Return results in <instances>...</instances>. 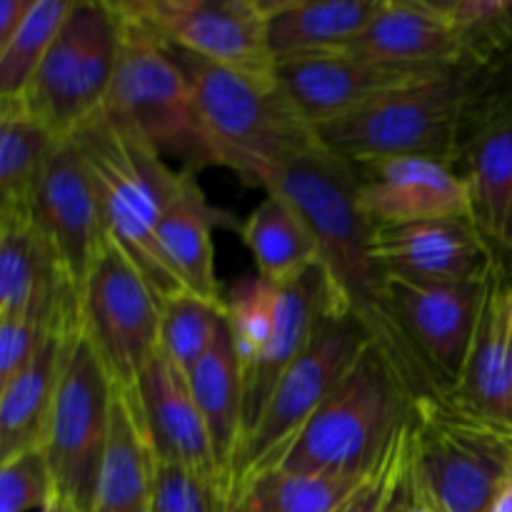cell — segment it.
Returning a JSON list of instances; mask_svg holds the SVG:
<instances>
[{"instance_id":"1","label":"cell","mask_w":512,"mask_h":512,"mask_svg":"<svg viewBox=\"0 0 512 512\" xmlns=\"http://www.w3.org/2000/svg\"><path fill=\"white\" fill-rule=\"evenodd\" d=\"M238 175L250 185L283 193L298 205L320 243V268L333 303L363 323L415 403L448 395L400 323L390 275L373 248L375 223L358 205L353 165L318 140L308 148L253 160Z\"/></svg>"},{"instance_id":"2","label":"cell","mask_w":512,"mask_h":512,"mask_svg":"<svg viewBox=\"0 0 512 512\" xmlns=\"http://www.w3.org/2000/svg\"><path fill=\"white\" fill-rule=\"evenodd\" d=\"M510 68L463 65L405 88L390 90L363 108L325 123L318 138L350 165L388 158L463 163L473 130L488 105L512 80Z\"/></svg>"},{"instance_id":"3","label":"cell","mask_w":512,"mask_h":512,"mask_svg":"<svg viewBox=\"0 0 512 512\" xmlns=\"http://www.w3.org/2000/svg\"><path fill=\"white\" fill-rule=\"evenodd\" d=\"M93 178L105 235L128 255L158 300L185 293L158 243V225L183 185L185 170L173 168L143 138L100 115L75 135Z\"/></svg>"},{"instance_id":"4","label":"cell","mask_w":512,"mask_h":512,"mask_svg":"<svg viewBox=\"0 0 512 512\" xmlns=\"http://www.w3.org/2000/svg\"><path fill=\"white\" fill-rule=\"evenodd\" d=\"M415 400L373 343L270 468L368 478L413 423Z\"/></svg>"},{"instance_id":"5","label":"cell","mask_w":512,"mask_h":512,"mask_svg":"<svg viewBox=\"0 0 512 512\" xmlns=\"http://www.w3.org/2000/svg\"><path fill=\"white\" fill-rule=\"evenodd\" d=\"M120 13L123 53L105 115L143 138L165 160H180V170L198 175L200 168L215 165V153L200 123L188 75L168 43L123 8Z\"/></svg>"},{"instance_id":"6","label":"cell","mask_w":512,"mask_h":512,"mask_svg":"<svg viewBox=\"0 0 512 512\" xmlns=\"http://www.w3.org/2000/svg\"><path fill=\"white\" fill-rule=\"evenodd\" d=\"M413 473L445 512H493L512 483V430L468 413L450 395L418 400Z\"/></svg>"},{"instance_id":"7","label":"cell","mask_w":512,"mask_h":512,"mask_svg":"<svg viewBox=\"0 0 512 512\" xmlns=\"http://www.w3.org/2000/svg\"><path fill=\"white\" fill-rule=\"evenodd\" d=\"M123 13L115 0H75L58 38L20 100L58 140L105 113L120 53Z\"/></svg>"},{"instance_id":"8","label":"cell","mask_w":512,"mask_h":512,"mask_svg":"<svg viewBox=\"0 0 512 512\" xmlns=\"http://www.w3.org/2000/svg\"><path fill=\"white\" fill-rule=\"evenodd\" d=\"M193 88L215 165L238 173L253 160L318 143V130L295 110L280 80H258L170 48Z\"/></svg>"},{"instance_id":"9","label":"cell","mask_w":512,"mask_h":512,"mask_svg":"<svg viewBox=\"0 0 512 512\" xmlns=\"http://www.w3.org/2000/svg\"><path fill=\"white\" fill-rule=\"evenodd\" d=\"M370 343L373 338L355 315L345 313L335 303L325 305L308 345L285 370L265 403L258 425L240 445L233 465V488L278 460L315 410L343 383Z\"/></svg>"},{"instance_id":"10","label":"cell","mask_w":512,"mask_h":512,"mask_svg":"<svg viewBox=\"0 0 512 512\" xmlns=\"http://www.w3.org/2000/svg\"><path fill=\"white\" fill-rule=\"evenodd\" d=\"M78 323L110 383L135 390L160 350V300L128 255L110 240L80 285Z\"/></svg>"},{"instance_id":"11","label":"cell","mask_w":512,"mask_h":512,"mask_svg":"<svg viewBox=\"0 0 512 512\" xmlns=\"http://www.w3.org/2000/svg\"><path fill=\"white\" fill-rule=\"evenodd\" d=\"M110 403L113 383L78 330L65 360L45 440L55 493L78 512H95L100 465L108 440Z\"/></svg>"},{"instance_id":"12","label":"cell","mask_w":512,"mask_h":512,"mask_svg":"<svg viewBox=\"0 0 512 512\" xmlns=\"http://www.w3.org/2000/svg\"><path fill=\"white\" fill-rule=\"evenodd\" d=\"M170 48L250 75L278 80L265 0H118Z\"/></svg>"},{"instance_id":"13","label":"cell","mask_w":512,"mask_h":512,"mask_svg":"<svg viewBox=\"0 0 512 512\" xmlns=\"http://www.w3.org/2000/svg\"><path fill=\"white\" fill-rule=\"evenodd\" d=\"M35 225L78 288L100 248L108 243L93 178L75 140H60L43 170L33 205Z\"/></svg>"},{"instance_id":"14","label":"cell","mask_w":512,"mask_h":512,"mask_svg":"<svg viewBox=\"0 0 512 512\" xmlns=\"http://www.w3.org/2000/svg\"><path fill=\"white\" fill-rule=\"evenodd\" d=\"M78 323V288L30 213H0V320Z\"/></svg>"},{"instance_id":"15","label":"cell","mask_w":512,"mask_h":512,"mask_svg":"<svg viewBox=\"0 0 512 512\" xmlns=\"http://www.w3.org/2000/svg\"><path fill=\"white\" fill-rule=\"evenodd\" d=\"M390 285L405 333L450 393L478 328L488 278L468 283H413L390 278Z\"/></svg>"},{"instance_id":"16","label":"cell","mask_w":512,"mask_h":512,"mask_svg":"<svg viewBox=\"0 0 512 512\" xmlns=\"http://www.w3.org/2000/svg\"><path fill=\"white\" fill-rule=\"evenodd\" d=\"M358 205L378 228L470 218V188L463 173L428 158H388L353 165Z\"/></svg>"},{"instance_id":"17","label":"cell","mask_w":512,"mask_h":512,"mask_svg":"<svg viewBox=\"0 0 512 512\" xmlns=\"http://www.w3.org/2000/svg\"><path fill=\"white\" fill-rule=\"evenodd\" d=\"M448 73V70H445ZM440 73L375 63L353 50L288 60L278 65L280 88L315 130L363 108L370 100Z\"/></svg>"},{"instance_id":"18","label":"cell","mask_w":512,"mask_h":512,"mask_svg":"<svg viewBox=\"0 0 512 512\" xmlns=\"http://www.w3.org/2000/svg\"><path fill=\"white\" fill-rule=\"evenodd\" d=\"M373 248L390 278L413 283L483 280L498 263V255L470 218L375 225Z\"/></svg>"},{"instance_id":"19","label":"cell","mask_w":512,"mask_h":512,"mask_svg":"<svg viewBox=\"0 0 512 512\" xmlns=\"http://www.w3.org/2000/svg\"><path fill=\"white\" fill-rule=\"evenodd\" d=\"M450 398L468 413L512 430V270L495 263L483 310Z\"/></svg>"},{"instance_id":"20","label":"cell","mask_w":512,"mask_h":512,"mask_svg":"<svg viewBox=\"0 0 512 512\" xmlns=\"http://www.w3.org/2000/svg\"><path fill=\"white\" fill-rule=\"evenodd\" d=\"M470 220L512 270V85L478 120L463 155Z\"/></svg>"},{"instance_id":"21","label":"cell","mask_w":512,"mask_h":512,"mask_svg":"<svg viewBox=\"0 0 512 512\" xmlns=\"http://www.w3.org/2000/svg\"><path fill=\"white\" fill-rule=\"evenodd\" d=\"M135 393L143 405L160 465L228 480L215 458L213 440L193 398L188 375L163 353V348L138 378Z\"/></svg>"},{"instance_id":"22","label":"cell","mask_w":512,"mask_h":512,"mask_svg":"<svg viewBox=\"0 0 512 512\" xmlns=\"http://www.w3.org/2000/svg\"><path fill=\"white\" fill-rule=\"evenodd\" d=\"M348 50L390 68L423 73L475 65L435 0H385L373 23Z\"/></svg>"},{"instance_id":"23","label":"cell","mask_w":512,"mask_h":512,"mask_svg":"<svg viewBox=\"0 0 512 512\" xmlns=\"http://www.w3.org/2000/svg\"><path fill=\"white\" fill-rule=\"evenodd\" d=\"M158 473L160 458L138 393L113 385L95 510L148 512Z\"/></svg>"},{"instance_id":"24","label":"cell","mask_w":512,"mask_h":512,"mask_svg":"<svg viewBox=\"0 0 512 512\" xmlns=\"http://www.w3.org/2000/svg\"><path fill=\"white\" fill-rule=\"evenodd\" d=\"M218 228L238 225L233 215L210 203L200 188L198 175L185 170L183 185L158 225V243L173 273L190 293L208 303L225 305V295L215 275L213 233Z\"/></svg>"},{"instance_id":"25","label":"cell","mask_w":512,"mask_h":512,"mask_svg":"<svg viewBox=\"0 0 512 512\" xmlns=\"http://www.w3.org/2000/svg\"><path fill=\"white\" fill-rule=\"evenodd\" d=\"M78 325L58 328L38 355L0 383V460L45 448L60 380Z\"/></svg>"},{"instance_id":"26","label":"cell","mask_w":512,"mask_h":512,"mask_svg":"<svg viewBox=\"0 0 512 512\" xmlns=\"http://www.w3.org/2000/svg\"><path fill=\"white\" fill-rule=\"evenodd\" d=\"M385 0H265L275 63L348 50Z\"/></svg>"},{"instance_id":"27","label":"cell","mask_w":512,"mask_h":512,"mask_svg":"<svg viewBox=\"0 0 512 512\" xmlns=\"http://www.w3.org/2000/svg\"><path fill=\"white\" fill-rule=\"evenodd\" d=\"M263 193L258 208L240 225V235L260 278L283 288L320 268V243L293 200L275 190Z\"/></svg>"},{"instance_id":"28","label":"cell","mask_w":512,"mask_h":512,"mask_svg":"<svg viewBox=\"0 0 512 512\" xmlns=\"http://www.w3.org/2000/svg\"><path fill=\"white\" fill-rule=\"evenodd\" d=\"M188 383L195 403L203 413L205 425H208L220 470L230 480V490H233V465L238 458L240 443H243L245 428L243 373H240L238 355H235L233 340H230L228 318H223L213 348L190 370Z\"/></svg>"},{"instance_id":"29","label":"cell","mask_w":512,"mask_h":512,"mask_svg":"<svg viewBox=\"0 0 512 512\" xmlns=\"http://www.w3.org/2000/svg\"><path fill=\"white\" fill-rule=\"evenodd\" d=\"M58 143L23 100L0 98V213H30Z\"/></svg>"},{"instance_id":"30","label":"cell","mask_w":512,"mask_h":512,"mask_svg":"<svg viewBox=\"0 0 512 512\" xmlns=\"http://www.w3.org/2000/svg\"><path fill=\"white\" fill-rule=\"evenodd\" d=\"M368 478L265 468L235 485L230 512H333Z\"/></svg>"},{"instance_id":"31","label":"cell","mask_w":512,"mask_h":512,"mask_svg":"<svg viewBox=\"0 0 512 512\" xmlns=\"http://www.w3.org/2000/svg\"><path fill=\"white\" fill-rule=\"evenodd\" d=\"M75 0H35L23 28L0 48V98H20L33 83Z\"/></svg>"},{"instance_id":"32","label":"cell","mask_w":512,"mask_h":512,"mask_svg":"<svg viewBox=\"0 0 512 512\" xmlns=\"http://www.w3.org/2000/svg\"><path fill=\"white\" fill-rule=\"evenodd\" d=\"M480 68H510L512 0H435Z\"/></svg>"},{"instance_id":"33","label":"cell","mask_w":512,"mask_h":512,"mask_svg":"<svg viewBox=\"0 0 512 512\" xmlns=\"http://www.w3.org/2000/svg\"><path fill=\"white\" fill-rule=\"evenodd\" d=\"M225 318V305H215L200 295L185 293L160 303V348L190 375V370L213 348Z\"/></svg>"},{"instance_id":"34","label":"cell","mask_w":512,"mask_h":512,"mask_svg":"<svg viewBox=\"0 0 512 512\" xmlns=\"http://www.w3.org/2000/svg\"><path fill=\"white\" fill-rule=\"evenodd\" d=\"M225 318L230 340L238 355L240 373L253 368L255 360L268 345L275 325V285L265 283L260 275L243 278L225 295Z\"/></svg>"},{"instance_id":"35","label":"cell","mask_w":512,"mask_h":512,"mask_svg":"<svg viewBox=\"0 0 512 512\" xmlns=\"http://www.w3.org/2000/svg\"><path fill=\"white\" fill-rule=\"evenodd\" d=\"M148 512H230V483L195 470L160 465Z\"/></svg>"},{"instance_id":"36","label":"cell","mask_w":512,"mask_h":512,"mask_svg":"<svg viewBox=\"0 0 512 512\" xmlns=\"http://www.w3.org/2000/svg\"><path fill=\"white\" fill-rule=\"evenodd\" d=\"M55 495L45 448L0 460V512L43 510Z\"/></svg>"},{"instance_id":"37","label":"cell","mask_w":512,"mask_h":512,"mask_svg":"<svg viewBox=\"0 0 512 512\" xmlns=\"http://www.w3.org/2000/svg\"><path fill=\"white\" fill-rule=\"evenodd\" d=\"M58 328H68V325H50L35 318L0 320V383L18 375L43 350V345Z\"/></svg>"},{"instance_id":"38","label":"cell","mask_w":512,"mask_h":512,"mask_svg":"<svg viewBox=\"0 0 512 512\" xmlns=\"http://www.w3.org/2000/svg\"><path fill=\"white\" fill-rule=\"evenodd\" d=\"M410 433H413V423L403 430V435L398 438V443L393 445L385 460L380 463V468L345 500L343 505H338L333 512H383L385 503H388L390 493L395 488V480H398L400 468L405 463V455L410 448Z\"/></svg>"},{"instance_id":"39","label":"cell","mask_w":512,"mask_h":512,"mask_svg":"<svg viewBox=\"0 0 512 512\" xmlns=\"http://www.w3.org/2000/svg\"><path fill=\"white\" fill-rule=\"evenodd\" d=\"M410 500H413V433H410V448H408V455H405V463L403 468H400L398 480H395V488L393 493H390L383 512H408Z\"/></svg>"},{"instance_id":"40","label":"cell","mask_w":512,"mask_h":512,"mask_svg":"<svg viewBox=\"0 0 512 512\" xmlns=\"http://www.w3.org/2000/svg\"><path fill=\"white\" fill-rule=\"evenodd\" d=\"M35 0H0V48L23 28Z\"/></svg>"},{"instance_id":"41","label":"cell","mask_w":512,"mask_h":512,"mask_svg":"<svg viewBox=\"0 0 512 512\" xmlns=\"http://www.w3.org/2000/svg\"><path fill=\"white\" fill-rule=\"evenodd\" d=\"M408 512H445L428 493H425L423 488H420L418 480H415V473H413V500H410Z\"/></svg>"},{"instance_id":"42","label":"cell","mask_w":512,"mask_h":512,"mask_svg":"<svg viewBox=\"0 0 512 512\" xmlns=\"http://www.w3.org/2000/svg\"><path fill=\"white\" fill-rule=\"evenodd\" d=\"M40 512H78V510H75L70 503H65V500L60 498V495H55V498L50 500V503L45 505V508L40 510Z\"/></svg>"},{"instance_id":"43","label":"cell","mask_w":512,"mask_h":512,"mask_svg":"<svg viewBox=\"0 0 512 512\" xmlns=\"http://www.w3.org/2000/svg\"><path fill=\"white\" fill-rule=\"evenodd\" d=\"M95 512H103V510H95Z\"/></svg>"}]
</instances>
